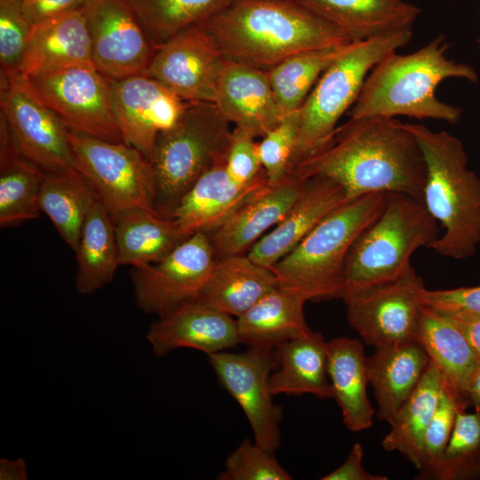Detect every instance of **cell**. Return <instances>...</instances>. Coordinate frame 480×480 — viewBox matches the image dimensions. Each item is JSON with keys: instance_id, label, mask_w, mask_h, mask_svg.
<instances>
[{"instance_id": "cell-1", "label": "cell", "mask_w": 480, "mask_h": 480, "mask_svg": "<svg viewBox=\"0 0 480 480\" xmlns=\"http://www.w3.org/2000/svg\"><path fill=\"white\" fill-rule=\"evenodd\" d=\"M292 172L305 180L329 178L342 187L348 199L380 192L422 201L426 164L405 123L396 117L367 116L338 126L327 146Z\"/></svg>"}, {"instance_id": "cell-2", "label": "cell", "mask_w": 480, "mask_h": 480, "mask_svg": "<svg viewBox=\"0 0 480 480\" xmlns=\"http://www.w3.org/2000/svg\"><path fill=\"white\" fill-rule=\"evenodd\" d=\"M198 25L225 60L264 71L300 52L353 43L294 0H232Z\"/></svg>"}, {"instance_id": "cell-3", "label": "cell", "mask_w": 480, "mask_h": 480, "mask_svg": "<svg viewBox=\"0 0 480 480\" xmlns=\"http://www.w3.org/2000/svg\"><path fill=\"white\" fill-rule=\"evenodd\" d=\"M449 47L439 35L415 52L387 54L365 78L348 119L407 116L456 124L462 109L440 100L436 90L448 78L477 83L478 75L472 66L448 58Z\"/></svg>"}, {"instance_id": "cell-4", "label": "cell", "mask_w": 480, "mask_h": 480, "mask_svg": "<svg viewBox=\"0 0 480 480\" xmlns=\"http://www.w3.org/2000/svg\"><path fill=\"white\" fill-rule=\"evenodd\" d=\"M406 125L425 160L422 202L443 230L429 248L446 258H469L480 244V177L469 169L458 137L420 124Z\"/></svg>"}, {"instance_id": "cell-5", "label": "cell", "mask_w": 480, "mask_h": 480, "mask_svg": "<svg viewBox=\"0 0 480 480\" xmlns=\"http://www.w3.org/2000/svg\"><path fill=\"white\" fill-rule=\"evenodd\" d=\"M387 193L348 199L327 214L272 268L278 286L307 301L341 299L349 250L381 212Z\"/></svg>"}, {"instance_id": "cell-6", "label": "cell", "mask_w": 480, "mask_h": 480, "mask_svg": "<svg viewBox=\"0 0 480 480\" xmlns=\"http://www.w3.org/2000/svg\"><path fill=\"white\" fill-rule=\"evenodd\" d=\"M213 102H187L180 118L158 133L149 161L156 177L155 210L172 218L198 179L224 164L233 129Z\"/></svg>"}, {"instance_id": "cell-7", "label": "cell", "mask_w": 480, "mask_h": 480, "mask_svg": "<svg viewBox=\"0 0 480 480\" xmlns=\"http://www.w3.org/2000/svg\"><path fill=\"white\" fill-rule=\"evenodd\" d=\"M438 225L421 200L387 193L381 212L349 250L343 293L401 276L412 267L413 253L438 238Z\"/></svg>"}, {"instance_id": "cell-8", "label": "cell", "mask_w": 480, "mask_h": 480, "mask_svg": "<svg viewBox=\"0 0 480 480\" xmlns=\"http://www.w3.org/2000/svg\"><path fill=\"white\" fill-rule=\"evenodd\" d=\"M412 38V30H404L351 43L326 68L299 109V132L290 172L327 146L339 120L357 100L371 69Z\"/></svg>"}, {"instance_id": "cell-9", "label": "cell", "mask_w": 480, "mask_h": 480, "mask_svg": "<svg viewBox=\"0 0 480 480\" xmlns=\"http://www.w3.org/2000/svg\"><path fill=\"white\" fill-rule=\"evenodd\" d=\"M68 130L76 169L111 216L131 208L156 212L155 172L141 152L124 142Z\"/></svg>"}, {"instance_id": "cell-10", "label": "cell", "mask_w": 480, "mask_h": 480, "mask_svg": "<svg viewBox=\"0 0 480 480\" xmlns=\"http://www.w3.org/2000/svg\"><path fill=\"white\" fill-rule=\"evenodd\" d=\"M24 79L68 128L123 142L113 112L110 80L93 64L73 65Z\"/></svg>"}, {"instance_id": "cell-11", "label": "cell", "mask_w": 480, "mask_h": 480, "mask_svg": "<svg viewBox=\"0 0 480 480\" xmlns=\"http://www.w3.org/2000/svg\"><path fill=\"white\" fill-rule=\"evenodd\" d=\"M425 288L412 267L395 280L345 292L347 320L374 348L416 340Z\"/></svg>"}, {"instance_id": "cell-12", "label": "cell", "mask_w": 480, "mask_h": 480, "mask_svg": "<svg viewBox=\"0 0 480 480\" xmlns=\"http://www.w3.org/2000/svg\"><path fill=\"white\" fill-rule=\"evenodd\" d=\"M216 258L208 235H190L158 262L131 272L135 300L147 314L164 316L198 299Z\"/></svg>"}, {"instance_id": "cell-13", "label": "cell", "mask_w": 480, "mask_h": 480, "mask_svg": "<svg viewBox=\"0 0 480 480\" xmlns=\"http://www.w3.org/2000/svg\"><path fill=\"white\" fill-rule=\"evenodd\" d=\"M0 106L20 151L44 172L76 169L68 130L20 75H1Z\"/></svg>"}, {"instance_id": "cell-14", "label": "cell", "mask_w": 480, "mask_h": 480, "mask_svg": "<svg viewBox=\"0 0 480 480\" xmlns=\"http://www.w3.org/2000/svg\"><path fill=\"white\" fill-rule=\"evenodd\" d=\"M220 385L246 416L253 441L275 453L280 446L283 409L273 402L269 377L276 368L274 348L248 347L242 353L217 352L208 356Z\"/></svg>"}, {"instance_id": "cell-15", "label": "cell", "mask_w": 480, "mask_h": 480, "mask_svg": "<svg viewBox=\"0 0 480 480\" xmlns=\"http://www.w3.org/2000/svg\"><path fill=\"white\" fill-rule=\"evenodd\" d=\"M93 66L109 80L141 75L157 48L127 0H86L83 4Z\"/></svg>"}, {"instance_id": "cell-16", "label": "cell", "mask_w": 480, "mask_h": 480, "mask_svg": "<svg viewBox=\"0 0 480 480\" xmlns=\"http://www.w3.org/2000/svg\"><path fill=\"white\" fill-rule=\"evenodd\" d=\"M226 60L200 25L159 46L144 73L187 102H215Z\"/></svg>"}, {"instance_id": "cell-17", "label": "cell", "mask_w": 480, "mask_h": 480, "mask_svg": "<svg viewBox=\"0 0 480 480\" xmlns=\"http://www.w3.org/2000/svg\"><path fill=\"white\" fill-rule=\"evenodd\" d=\"M110 87L123 142L149 160L158 133L176 124L187 101L144 74L110 80Z\"/></svg>"}, {"instance_id": "cell-18", "label": "cell", "mask_w": 480, "mask_h": 480, "mask_svg": "<svg viewBox=\"0 0 480 480\" xmlns=\"http://www.w3.org/2000/svg\"><path fill=\"white\" fill-rule=\"evenodd\" d=\"M308 180L290 172L240 207L225 222L206 233L216 259L244 254L289 212L303 193Z\"/></svg>"}, {"instance_id": "cell-19", "label": "cell", "mask_w": 480, "mask_h": 480, "mask_svg": "<svg viewBox=\"0 0 480 480\" xmlns=\"http://www.w3.org/2000/svg\"><path fill=\"white\" fill-rule=\"evenodd\" d=\"M147 340L156 356L182 348L209 356L240 344L236 319L199 299L158 316L149 327Z\"/></svg>"}, {"instance_id": "cell-20", "label": "cell", "mask_w": 480, "mask_h": 480, "mask_svg": "<svg viewBox=\"0 0 480 480\" xmlns=\"http://www.w3.org/2000/svg\"><path fill=\"white\" fill-rule=\"evenodd\" d=\"M235 128L262 138L283 119L267 71L226 60L215 100Z\"/></svg>"}, {"instance_id": "cell-21", "label": "cell", "mask_w": 480, "mask_h": 480, "mask_svg": "<svg viewBox=\"0 0 480 480\" xmlns=\"http://www.w3.org/2000/svg\"><path fill=\"white\" fill-rule=\"evenodd\" d=\"M268 184L266 175L247 185L236 183L226 172L225 164L216 165L182 196L172 218L188 236L196 232L209 233Z\"/></svg>"}, {"instance_id": "cell-22", "label": "cell", "mask_w": 480, "mask_h": 480, "mask_svg": "<svg viewBox=\"0 0 480 480\" xmlns=\"http://www.w3.org/2000/svg\"><path fill=\"white\" fill-rule=\"evenodd\" d=\"M348 200L342 187L332 180L316 176L285 217L247 252L256 263L271 268L292 251L332 211Z\"/></svg>"}, {"instance_id": "cell-23", "label": "cell", "mask_w": 480, "mask_h": 480, "mask_svg": "<svg viewBox=\"0 0 480 480\" xmlns=\"http://www.w3.org/2000/svg\"><path fill=\"white\" fill-rule=\"evenodd\" d=\"M84 63L92 64V44L81 5L32 27L19 75L26 78Z\"/></svg>"}, {"instance_id": "cell-24", "label": "cell", "mask_w": 480, "mask_h": 480, "mask_svg": "<svg viewBox=\"0 0 480 480\" xmlns=\"http://www.w3.org/2000/svg\"><path fill=\"white\" fill-rule=\"evenodd\" d=\"M353 42L412 30L421 11L404 0H294Z\"/></svg>"}, {"instance_id": "cell-25", "label": "cell", "mask_w": 480, "mask_h": 480, "mask_svg": "<svg viewBox=\"0 0 480 480\" xmlns=\"http://www.w3.org/2000/svg\"><path fill=\"white\" fill-rule=\"evenodd\" d=\"M366 357L369 384L377 401V416L390 423L422 379L430 358L416 340L374 348Z\"/></svg>"}, {"instance_id": "cell-26", "label": "cell", "mask_w": 480, "mask_h": 480, "mask_svg": "<svg viewBox=\"0 0 480 480\" xmlns=\"http://www.w3.org/2000/svg\"><path fill=\"white\" fill-rule=\"evenodd\" d=\"M416 341L438 367L444 387L467 410L470 406L468 388L479 365L462 332L445 315L424 306Z\"/></svg>"}, {"instance_id": "cell-27", "label": "cell", "mask_w": 480, "mask_h": 480, "mask_svg": "<svg viewBox=\"0 0 480 480\" xmlns=\"http://www.w3.org/2000/svg\"><path fill=\"white\" fill-rule=\"evenodd\" d=\"M277 287L271 268L235 254L216 259L198 299L236 318Z\"/></svg>"}, {"instance_id": "cell-28", "label": "cell", "mask_w": 480, "mask_h": 480, "mask_svg": "<svg viewBox=\"0 0 480 480\" xmlns=\"http://www.w3.org/2000/svg\"><path fill=\"white\" fill-rule=\"evenodd\" d=\"M276 368L269 377L273 396L310 394L332 398L327 370V341L319 332L286 340L274 348Z\"/></svg>"}, {"instance_id": "cell-29", "label": "cell", "mask_w": 480, "mask_h": 480, "mask_svg": "<svg viewBox=\"0 0 480 480\" xmlns=\"http://www.w3.org/2000/svg\"><path fill=\"white\" fill-rule=\"evenodd\" d=\"M327 370L332 398L345 426L358 432L372 426L375 410L367 396L369 384L363 343L347 337L327 341Z\"/></svg>"}, {"instance_id": "cell-30", "label": "cell", "mask_w": 480, "mask_h": 480, "mask_svg": "<svg viewBox=\"0 0 480 480\" xmlns=\"http://www.w3.org/2000/svg\"><path fill=\"white\" fill-rule=\"evenodd\" d=\"M44 172L19 149L4 117H0V226H18L39 217Z\"/></svg>"}, {"instance_id": "cell-31", "label": "cell", "mask_w": 480, "mask_h": 480, "mask_svg": "<svg viewBox=\"0 0 480 480\" xmlns=\"http://www.w3.org/2000/svg\"><path fill=\"white\" fill-rule=\"evenodd\" d=\"M307 300L279 286L236 317L239 342L248 347L275 348L312 332L304 315Z\"/></svg>"}, {"instance_id": "cell-32", "label": "cell", "mask_w": 480, "mask_h": 480, "mask_svg": "<svg viewBox=\"0 0 480 480\" xmlns=\"http://www.w3.org/2000/svg\"><path fill=\"white\" fill-rule=\"evenodd\" d=\"M120 265L132 268L158 262L188 236L172 218L143 208H131L111 216Z\"/></svg>"}, {"instance_id": "cell-33", "label": "cell", "mask_w": 480, "mask_h": 480, "mask_svg": "<svg viewBox=\"0 0 480 480\" xmlns=\"http://www.w3.org/2000/svg\"><path fill=\"white\" fill-rule=\"evenodd\" d=\"M444 387L438 367L430 360L420 383L389 423L391 429L381 445L388 452H398L418 470L425 463L424 436L434 415Z\"/></svg>"}, {"instance_id": "cell-34", "label": "cell", "mask_w": 480, "mask_h": 480, "mask_svg": "<svg viewBox=\"0 0 480 480\" xmlns=\"http://www.w3.org/2000/svg\"><path fill=\"white\" fill-rule=\"evenodd\" d=\"M76 290L91 294L109 284L120 265L112 217L96 199L85 218L75 252Z\"/></svg>"}, {"instance_id": "cell-35", "label": "cell", "mask_w": 480, "mask_h": 480, "mask_svg": "<svg viewBox=\"0 0 480 480\" xmlns=\"http://www.w3.org/2000/svg\"><path fill=\"white\" fill-rule=\"evenodd\" d=\"M96 195L77 169L44 172L40 208L76 252L85 218Z\"/></svg>"}, {"instance_id": "cell-36", "label": "cell", "mask_w": 480, "mask_h": 480, "mask_svg": "<svg viewBox=\"0 0 480 480\" xmlns=\"http://www.w3.org/2000/svg\"><path fill=\"white\" fill-rule=\"evenodd\" d=\"M350 44L300 52L267 71L282 117L300 109L322 74Z\"/></svg>"}, {"instance_id": "cell-37", "label": "cell", "mask_w": 480, "mask_h": 480, "mask_svg": "<svg viewBox=\"0 0 480 480\" xmlns=\"http://www.w3.org/2000/svg\"><path fill=\"white\" fill-rule=\"evenodd\" d=\"M158 48L182 30L202 23L232 0H127Z\"/></svg>"}, {"instance_id": "cell-38", "label": "cell", "mask_w": 480, "mask_h": 480, "mask_svg": "<svg viewBox=\"0 0 480 480\" xmlns=\"http://www.w3.org/2000/svg\"><path fill=\"white\" fill-rule=\"evenodd\" d=\"M420 479H480V417L477 413L458 411L451 437L440 460Z\"/></svg>"}, {"instance_id": "cell-39", "label": "cell", "mask_w": 480, "mask_h": 480, "mask_svg": "<svg viewBox=\"0 0 480 480\" xmlns=\"http://www.w3.org/2000/svg\"><path fill=\"white\" fill-rule=\"evenodd\" d=\"M298 132L299 109L284 116L258 142L259 157L269 184L278 182L290 173Z\"/></svg>"}, {"instance_id": "cell-40", "label": "cell", "mask_w": 480, "mask_h": 480, "mask_svg": "<svg viewBox=\"0 0 480 480\" xmlns=\"http://www.w3.org/2000/svg\"><path fill=\"white\" fill-rule=\"evenodd\" d=\"M272 453L244 439L227 458L219 480H291L292 477Z\"/></svg>"}, {"instance_id": "cell-41", "label": "cell", "mask_w": 480, "mask_h": 480, "mask_svg": "<svg viewBox=\"0 0 480 480\" xmlns=\"http://www.w3.org/2000/svg\"><path fill=\"white\" fill-rule=\"evenodd\" d=\"M31 30L20 0H0L1 75H19Z\"/></svg>"}, {"instance_id": "cell-42", "label": "cell", "mask_w": 480, "mask_h": 480, "mask_svg": "<svg viewBox=\"0 0 480 480\" xmlns=\"http://www.w3.org/2000/svg\"><path fill=\"white\" fill-rule=\"evenodd\" d=\"M459 410L464 409L444 385L437 406L425 433V463L419 470L417 479L435 468L440 460L451 437Z\"/></svg>"}, {"instance_id": "cell-43", "label": "cell", "mask_w": 480, "mask_h": 480, "mask_svg": "<svg viewBox=\"0 0 480 480\" xmlns=\"http://www.w3.org/2000/svg\"><path fill=\"white\" fill-rule=\"evenodd\" d=\"M225 169L234 181L242 185L252 183L264 176L256 138L234 127Z\"/></svg>"}, {"instance_id": "cell-44", "label": "cell", "mask_w": 480, "mask_h": 480, "mask_svg": "<svg viewBox=\"0 0 480 480\" xmlns=\"http://www.w3.org/2000/svg\"><path fill=\"white\" fill-rule=\"evenodd\" d=\"M422 301L440 313H470L480 315V285L422 292Z\"/></svg>"}, {"instance_id": "cell-45", "label": "cell", "mask_w": 480, "mask_h": 480, "mask_svg": "<svg viewBox=\"0 0 480 480\" xmlns=\"http://www.w3.org/2000/svg\"><path fill=\"white\" fill-rule=\"evenodd\" d=\"M364 450L356 443L351 448L345 461L337 468L322 476L321 480H388L385 476L373 475L363 466Z\"/></svg>"}, {"instance_id": "cell-46", "label": "cell", "mask_w": 480, "mask_h": 480, "mask_svg": "<svg viewBox=\"0 0 480 480\" xmlns=\"http://www.w3.org/2000/svg\"><path fill=\"white\" fill-rule=\"evenodd\" d=\"M86 0H20L23 12L33 26L55 15L79 7Z\"/></svg>"}, {"instance_id": "cell-47", "label": "cell", "mask_w": 480, "mask_h": 480, "mask_svg": "<svg viewBox=\"0 0 480 480\" xmlns=\"http://www.w3.org/2000/svg\"><path fill=\"white\" fill-rule=\"evenodd\" d=\"M462 332L469 343L480 368V315L470 313H442Z\"/></svg>"}, {"instance_id": "cell-48", "label": "cell", "mask_w": 480, "mask_h": 480, "mask_svg": "<svg viewBox=\"0 0 480 480\" xmlns=\"http://www.w3.org/2000/svg\"><path fill=\"white\" fill-rule=\"evenodd\" d=\"M26 464L22 459L10 460L2 459L0 461L1 479H27Z\"/></svg>"}, {"instance_id": "cell-49", "label": "cell", "mask_w": 480, "mask_h": 480, "mask_svg": "<svg viewBox=\"0 0 480 480\" xmlns=\"http://www.w3.org/2000/svg\"><path fill=\"white\" fill-rule=\"evenodd\" d=\"M468 397L470 406L472 405L474 407L475 412L480 417V368L477 370L470 382Z\"/></svg>"}, {"instance_id": "cell-50", "label": "cell", "mask_w": 480, "mask_h": 480, "mask_svg": "<svg viewBox=\"0 0 480 480\" xmlns=\"http://www.w3.org/2000/svg\"><path fill=\"white\" fill-rule=\"evenodd\" d=\"M477 44H478V47H479V49H480V35H479V36H478V38H477Z\"/></svg>"}]
</instances>
